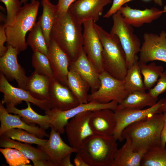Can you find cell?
Returning a JSON list of instances; mask_svg holds the SVG:
<instances>
[{
	"label": "cell",
	"instance_id": "obj_29",
	"mask_svg": "<svg viewBox=\"0 0 166 166\" xmlns=\"http://www.w3.org/2000/svg\"><path fill=\"white\" fill-rule=\"evenodd\" d=\"M67 86L80 104L88 102V92L90 89L89 85L79 74L69 67Z\"/></svg>",
	"mask_w": 166,
	"mask_h": 166
},
{
	"label": "cell",
	"instance_id": "obj_11",
	"mask_svg": "<svg viewBox=\"0 0 166 166\" xmlns=\"http://www.w3.org/2000/svg\"><path fill=\"white\" fill-rule=\"evenodd\" d=\"M143 38L139 61L145 63L154 61L166 63V31L162 30L159 35L145 33Z\"/></svg>",
	"mask_w": 166,
	"mask_h": 166
},
{
	"label": "cell",
	"instance_id": "obj_31",
	"mask_svg": "<svg viewBox=\"0 0 166 166\" xmlns=\"http://www.w3.org/2000/svg\"><path fill=\"white\" fill-rule=\"evenodd\" d=\"M26 43L33 52H39L47 56L48 47L39 21L30 31Z\"/></svg>",
	"mask_w": 166,
	"mask_h": 166
},
{
	"label": "cell",
	"instance_id": "obj_15",
	"mask_svg": "<svg viewBox=\"0 0 166 166\" xmlns=\"http://www.w3.org/2000/svg\"><path fill=\"white\" fill-rule=\"evenodd\" d=\"M112 2V0H77L70 5L69 10L82 24L89 20L96 22L102 15L104 7Z\"/></svg>",
	"mask_w": 166,
	"mask_h": 166
},
{
	"label": "cell",
	"instance_id": "obj_42",
	"mask_svg": "<svg viewBox=\"0 0 166 166\" xmlns=\"http://www.w3.org/2000/svg\"><path fill=\"white\" fill-rule=\"evenodd\" d=\"M163 119V126L162 130L160 146H166V111L162 113Z\"/></svg>",
	"mask_w": 166,
	"mask_h": 166
},
{
	"label": "cell",
	"instance_id": "obj_50",
	"mask_svg": "<svg viewBox=\"0 0 166 166\" xmlns=\"http://www.w3.org/2000/svg\"><path fill=\"white\" fill-rule=\"evenodd\" d=\"M35 0H30L31 2H34V1H35Z\"/></svg>",
	"mask_w": 166,
	"mask_h": 166
},
{
	"label": "cell",
	"instance_id": "obj_40",
	"mask_svg": "<svg viewBox=\"0 0 166 166\" xmlns=\"http://www.w3.org/2000/svg\"><path fill=\"white\" fill-rule=\"evenodd\" d=\"M7 37L5 32V24L0 26V56H3L6 52L7 47L4 45L5 42L7 41Z\"/></svg>",
	"mask_w": 166,
	"mask_h": 166
},
{
	"label": "cell",
	"instance_id": "obj_41",
	"mask_svg": "<svg viewBox=\"0 0 166 166\" xmlns=\"http://www.w3.org/2000/svg\"><path fill=\"white\" fill-rule=\"evenodd\" d=\"M76 0H58L56 5L58 13L66 12L68 10L70 5Z\"/></svg>",
	"mask_w": 166,
	"mask_h": 166
},
{
	"label": "cell",
	"instance_id": "obj_21",
	"mask_svg": "<svg viewBox=\"0 0 166 166\" xmlns=\"http://www.w3.org/2000/svg\"><path fill=\"white\" fill-rule=\"evenodd\" d=\"M89 124L94 134L113 136L116 126L114 111L103 109L92 112Z\"/></svg>",
	"mask_w": 166,
	"mask_h": 166
},
{
	"label": "cell",
	"instance_id": "obj_16",
	"mask_svg": "<svg viewBox=\"0 0 166 166\" xmlns=\"http://www.w3.org/2000/svg\"><path fill=\"white\" fill-rule=\"evenodd\" d=\"M47 56L49 60L54 77L67 86L69 67L71 61L67 54L50 38Z\"/></svg>",
	"mask_w": 166,
	"mask_h": 166
},
{
	"label": "cell",
	"instance_id": "obj_48",
	"mask_svg": "<svg viewBox=\"0 0 166 166\" xmlns=\"http://www.w3.org/2000/svg\"><path fill=\"white\" fill-rule=\"evenodd\" d=\"M163 11L164 13L166 12V5H165Z\"/></svg>",
	"mask_w": 166,
	"mask_h": 166
},
{
	"label": "cell",
	"instance_id": "obj_27",
	"mask_svg": "<svg viewBox=\"0 0 166 166\" xmlns=\"http://www.w3.org/2000/svg\"><path fill=\"white\" fill-rule=\"evenodd\" d=\"M157 101L148 93L136 91L129 94L121 103L118 104L116 109H142L146 106H154Z\"/></svg>",
	"mask_w": 166,
	"mask_h": 166
},
{
	"label": "cell",
	"instance_id": "obj_44",
	"mask_svg": "<svg viewBox=\"0 0 166 166\" xmlns=\"http://www.w3.org/2000/svg\"><path fill=\"white\" fill-rule=\"evenodd\" d=\"M71 154L70 153L64 157L62 160L60 166H73L74 164H72L70 161V156Z\"/></svg>",
	"mask_w": 166,
	"mask_h": 166
},
{
	"label": "cell",
	"instance_id": "obj_1",
	"mask_svg": "<svg viewBox=\"0 0 166 166\" xmlns=\"http://www.w3.org/2000/svg\"><path fill=\"white\" fill-rule=\"evenodd\" d=\"M82 24L68 10L58 13L50 34L58 46L71 61L76 60L83 50Z\"/></svg>",
	"mask_w": 166,
	"mask_h": 166
},
{
	"label": "cell",
	"instance_id": "obj_14",
	"mask_svg": "<svg viewBox=\"0 0 166 166\" xmlns=\"http://www.w3.org/2000/svg\"><path fill=\"white\" fill-rule=\"evenodd\" d=\"M7 47L6 52L0 58V73L7 80H15L19 88L26 90L28 77L24 68L18 62L17 57L19 52L11 46Z\"/></svg>",
	"mask_w": 166,
	"mask_h": 166
},
{
	"label": "cell",
	"instance_id": "obj_43",
	"mask_svg": "<svg viewBox=\"0 0 166 166\" xmlns=\"http://www.w3.org/2000/svg\"><path fill=\"white\" fill-rule=\"evenodd\" d=\"M73 163L75 166H89L82 157L77 153L73 160Z\"/></svg>",
	"mask_w": 166,
	"mask_h": 166
},
{
	"label": "cell",
	"instance_id": "obj_2",
	"mask_svg": "<svg viewBox=\"0 0 166 166\" xmlns=\"http://www.w3.org/2000/svg\"><path fill=\"white\" fill-rule=\"evenodd\" d=\"M163 123L162 113L134 122L123 130L122 139L128 140L134 151L146 152L160 146Z\"/></svg>",
	"mask_w": 166,
	"mask_h": 166
},
{
	"label": "cell",
	"instance_id": "obj_39",
	"mask_svg": "<svg viewBox=\"0 0 166 166\" xmlns=\"http://www.w3.org/2000/svg\"><path fill=\"white\" fill-rule=\"evenodd\" d=\"M134 0H113L112 5L105 14L103 16L105 18H108L116 13L124 4Z\"/></svg>",
	"mask_w": 166,
	"mask_h": 166
},
{
	"label": "cell",
	"instance_id": "obj_6",
	"mask_svg": "<svg viewBox=\"0 0 166 166\" xmlns=\"http://www.w3.org/2000/svg\"><path fill=\"white\" fill-rule=\"evenodd\" d=\"M113 24L110 33L116 35L125 53L128 69L134 64L141 47L140 42L134 33L133 27L124 20L119 10L112 16Z\"/></svg>",
	"mask_w": 166,
	"mask_h": 166
},
{
	"label": "cell",
	"instance_id": "obj_8",
	"mask_svg": "<svg viewBox=\"0 0 166 166\" xmlns=\"http://www.w3.org/2000/svg\"><path fill=\"white\" fill-rule=\"evenodd\" d=\"M100 85L96 91L89 94L88 102L105 104L112 101L121 103L128 96L124 81L117 79L104 71L99 74Z\"/></svg>",
	"mask_w": 166,
	"mask_h": 166
},
{
	"label": "cell",
	"instance_id": "obj_49",
	"mask_svg": "<svg viewBox=\"0 0 166 166\" xmlns=\"http://www.w3.org/2000/svg\"><path fill=\"white\" fill-rule=\"evenodd\" d=\"M143 0L144 1H150V0Z\"/></svg>",
	"mask_w": 166,
	"mask_h": 166
},
{
	"label": "cell",
	"instance_id": "obj_18",
	"mask_svg": "<svg viewBox=\"0 0 166 166\" xmlns=\"http://www.w3.org/2000/svg\"><path fill=\"white\" fill-rule=\"evenodd\" d=\"M0 136V147L14 148L19 150L27 159L31 160L34 166H56L42 151L29 144L23 143L3 135Z\"/></svg>",
	"mask_w": 166,
	"mask_h": 166
},
{
	"label": "cell",
	"instance_id": "obj_26",
	"mask_svg": "<svg viewBox=\"0 0 166 166\" xmlns=\"http://www.w3.org/2000/svg\"><path fill=\"white\" fill-rule=\"evenodd\" d=\"M145 151L135 152L128 140L115 154L112 166H140L141 159Z\"/></svg>",
	"mask_w": 166,
	"mask_h": 166
},
{
	"label": "cell",
	"instance_id": "obj_33",
	"mask_svg": "<svg viewBox=\"0 0 166 166\" xmlns=\"http://www.w3.org/2000/svg\"><path fill=\"white\" fill-rule=\"evenodd\" d=\"M140 166H166V147L157 146L148 150L141 159Z\"/></svg>",
	"mask_w": 166,
	"mask_h": 166
},
{
	"label": "cell",
	"instance_id": "obj_25",
	"mask_svg": "<svg viewBox=\"0 0 166 166\" xmlns=\"http://www.w3.org/2000/svg\"><path fill=\"white\" fill-rule=\"evenodd\" d=\"M27 107L25 109H19L15 106L6 107V109L10 113L19 115L21 120L26 124L30 125L38 124L41 128L45 130L50 127V119L47 115H40L32 108L31 103L26 102Z\"/></svg>",
	"mask_w": 166,
	"mask_h": 166
},
{
	"label": "cell",
	"instance_id": "obj_13",
	"mask_svg": "<svg viewBox=\"0 0 166 166\" xmlns=\"http://www.w3.org/2000/svg\"><path fill=\"white\" fill-rule=\"evenodd\" d=\"M93 22V21L89 20L82 24L83 49L88 59L100 73L104 71L102 64L103 47Z\"/></svg>",
	"mask_w": 166,
	"mask_h": 166
},
{
	"label": "cell",
	"instance_id": "obj_17",
	"mask_svg": "<svg viewBox=\"0 0 166 166\" xmlns=\"http://www.w3.org/2000/svg\"><path fill=\"white\" fill-rule=\"evenodd\" d=\"M48 100L51 109L61 111L69 109L80 104L69 87L54 77L52 79Z\"/></svg>",
	"mask_w": 166,
	"mask_h": 166
},
{
	"label": "cell",
	"instance_id": "obj_3",
	"mask_svg": "<svg viewBox=\"0 0 166 166\" xmlns=\"http://www.w3.org/2000/svg\"><path fill=\"white\" fill-rule=\"evenodd\" d=\"M93 24L103 47L102 64L104 70L114 77L123 80L128 69L125 54L119 38L94 22Z\"/></svg>",
	"mask_w": 166,
	"mask_h": 166
},
{
	"label": "cell",
	"instance_id": "obj_22",
	"mask_svg": "<svg viewBox=\"0 0 166 166\" xmlns=\"http://www.w3.org/2000/svg\"><path fill=\"white\" fill-rule=\"evenodd\" d=\"M118 10L127 23L136 27L151 23L164 13L163 10H160L155 7L140 10L132 9L127 5L122 6Z\"/></svg>",
	"mask_w": 166,
	"mask_h": 166
},
{
	"label": "cell",
	"instance_id": "obj_19",
	"mask_svg": "<svg viewBox=\"0 0 166 166\" xmlns=\"http://www.w3.org/2000/svg\"><path fill=\"white\" fill-rule=\"evenodd\" d=\"M49 139L43 146L37 148L43 151L56 166H60L62 160L67 155L77 153V149L66 144L62 140L60 133L52 128Z\"/></svg>",
	"mask_w": 166,
	"mask_h": 166
},
{
	"label": "cell",
	"instance_id": "obj_9",
	"mask_svg": "<svg viewBox=\"0 0 166 166\" xmlns=\"http://www.w3.org/2000/svg\"><path fill=\"white\" fill-rule=\"evenodd\" d=\"M0 91L3 94L1 102L6 107L14 106L21 104L22 101L28 102L45 111L52 108L48 100H42L33 97L27 90L14 87L8 82L5 76L0 74Z\"/></svg>",
	"mask_w": 166,
	"mask_h": 166
},
{
	"label": "cell",
	"instance_id": "obj_35",
	"mask_svg": "<svg viewBox=\"0 0 166 166\" xmlns=\"http://www.w3.org/2000/svg\"><path fill=\"white\" fill-rule=\"evenodd\" d=\"M32 64L36 73L48 76L51 78L54 77L49 60L45 55L38 52H34Z\"/></svg>",
	"mask_w": 166,
	"mask_h": 166
},
{
	"label": "cell",
	"instance_id": "obj_20",
	"mask_svg": "<svg viewBox=\"0 0 166 166\" xmlns=\"http://www.w3.org/2000/svg\"><path fill=\"white\" fill-rule=\"evenodd\" d=\"M3 105L0 102V136L10 129L19 128L25 130L40 138L48 136L49 135L45 130L42 129L39 126L29 125L22 121L19 115L10 114L7 111Z\"/></svg>",
	"mask_w": 166,
	"mask_h": 166
},
{
	"label": "cell",
	"instance_id": "obj_7",
	"mask_svg": "<svg viewBox=\"0 0 166 166\" xmlns=\"http://www.w3.org/2000/svg\"><path fill=\"white\" fill-rule=\"evenodd\" d=\"M118 104L117 102L114 101L105 104L90 101L87 103L80 104L65 111L52 108L45 111V114L50 118V127L62 134L65 132V127L69 121L79 113L85 111H93L103 109H109L114 111Z\"/></svg>",
	"mask_w": 166,
	"mask_h": 166
},
{
	"label": "cell",
	"instance_id": "obj_5",
	"mask_svg": "<svg viewBox=\"0 0 166 166\" xmlns=\"http://www.w3.org/2000/svg\"><path fill=\"white\" fill-rule=\"evenodd\" d=\"M40 4L36 0L24 4L12 23L5 26L7 46H12L19 52L27 49L26 36L36 23Z\"/></svg>",
	"mask_w": 166,
	"mask_h": 166
},
{
	"label": "cell",
	"instance_id": "obj_36",
	"mask_svg": "<svg viewBox=\"0 0 166 166\" xmlns=\"http://www.w3.org/2000/svg\"><path fill=\"white\" fill-rule=\"evenodd\" d=\"M0 152L9 166H32L29 164V160L17 149L2 148Z\"/></svg>",
	"mask_w": 166,
	"mask_h": 166
},
{
	"label": "cell",
	"instance_id": "obj_45",
	"mask_svg": "<svg viewBox=\"0 0 166 166\" xmlns=\"http://www.w3.org/2000/svg\"><path fill=\"white\" fill-rule=\"evenodd\" d=\"M160 110L162 113L166 111V101L164 105L161 107Z\"/></svg>",
	"mask_w": 166,
	"mask_h": 166
},
{
	"label": "cell",
	"instance_id": "obj_28",
	"mask_svg": "<svg viewBox=\"0 0 166 166\" xmlns=\"http://www.w3.org/2000/svg\"><path fill=\"white\" fill-rule=\"evenodd\" d=\"M41 4L43 11L39 21L48 47L50 40V33L58 12L56 5L52 4L50 0H42Z\"/></svg>",
	"mask_w": 166,
	"mask_h": 166
},
{
	"label": "cell",
	"instance_id": "obj_47",
	"mask_svg": "<svg viewBox=\"0 0 166 166\" xmlns=\"http://www.w3.org/2000/svg\"><path fill=\"white\" fill-rule=\"evenodd\" d=\"M29 0H20V2L22 4L23 3L24 4L27 3Z\"/></svg>",
	"mask_w": 166,
	"mask_h": 166
},
{
	"label": "cell",
	"instance_id": "obj_12",
	"mask_svg": "<svg viewBox=\"0 0 166 166\" xmlns=\"http://www.w3.org/2000/svg\"><path fill=\"white\" fill-rule=\"evenodd\" d=\"M91 111H85L71 119L65 127L70 145L77 149L94 134L89 124Z\"/></svg>",
	"mask_w": 166,
	"mask_h": 166
},
{
	"label": "cell",
	"instance_id": "obj_24",
	"mask_svg": "<svg viewBox=\"0 0 166 166\" xmlns=\"http://www.w3.org/2000/svg\"><path fill=\"white\" fill-rule=\"evenodd\" d=\"M52 79L34 71L28 77L26 90L37 99L48 100Z\"/></svg>",
	"mask_w": 166,
	"mask_h": 166
},
{
	"label": "cell",
	"instance_id": "obj_32",
	"mask_svg": "<svg viewBox=\"0 0 166 166\" xmlns=\"http://www.w3.org/2000/svg\"><path fill=\"white\" fill-rule=\"evenodd\" d=\"M141 73L144 77V83L145 90L148 91L157 82L158 77L164 71V68L161 65H157L155 63L148 64L139 61Z\"/></svg>",
	"mask_w": 166,
	"mask_h": 166
},
{
	"label": "cell",
	"instance_id": "obj_4",
	"mask_svg": "<svg viewBox=\"0 0 166 166\" xmlns=\"http://www.w3.org/2000/svg\"><path fill=\"white\" fill-rule=\"evenodd\" d=\"M117 141L113 135L94 134L77 149L76 153L89 166H112L118 149Z\"/></svg>",
	"mask_w": 166,
	"mask_h": 166
},
{
	"label": "cell",
	"instance_id": "obj_23",
	"mask_svg": "<svg viewBox=\"0 0 166 166\" xmlns=\"http://www.w3.org/2000/svg\"><path fill=\"white\" fill-rule=\"evenodd\" d=\"M69 67L77 72L88 83L91 93L98 89L101 83L100 73L88 59L83 49L78 58L71 61Z\"/></svg>",
	"mask_w": 166,
	"mask_h": 166
},
{
	"label": "cell",
	"instance_id": "obj_38",
	"mask_svg": "<svg viewBox=\"0 0 166 166\" xmlns=\"http://www.w3.org/2000/svg\"><path fill=\"white\" fill-rule=\"evenodd\" d=\"M159 77L156 85L148 92L152 97L157 100L160 95L166 92V70L162 72Z\"/></svg>",
	"mask_w": 166,
	"mask_h": 166
},
{
	"label": "cell",
	"instance_id": "obj_34",
	"mask_svg": "<svg viewBox=\"0 0 166 166\" xmlns=\"http://www.w3.org/2000/svg\"><path fill=\"white\" fill-rule=\"evenodd\" d=\"M2 135L20 142L29 144H35L40 146L44 145L48 140L47 139L39 138L32 133L19 128L10 129Z\"/></svg>",
	"mask_w": 166,
	"mask_h": 166
},
{
	"label": "cell",
	"instance_id": "obj_30",
	"mask_svg": "<svg viewBox=\"0 0 166 166\" xmlns=\"http://www.w3.org/2000/svg\"><path fill=\"white\" fill-rule=\"evenodd\" d=\"M139 57H136L134 64L128 69L124 80L125 88L129 93L136 91L145 92L143 81L139 64Z\"/></svg>",
	"mask_w": 166,
	"mask_h": 166
},
{
	"label": "cell",
	"instance_id": "obj_10",
	"mask_svg": "<svg viewBox=\"0 0 166 166\" xmlns=\"http://www.w3.org/2000/svg\"><path fill=\"white\" fill-rule=\"evenodd\" d=\"M166 101L164 98L161 99L154 106L144 109H116L114 111L116 126L113 136L117 140L123 141L121 135L126 127L134 122L162 113L160 109Z\"/></svg>",
	"mask_w": 166,
	"mask_h": 166
},
{
	"label": "cell",
	"instance_id": "obj_46",
	"mask_svg": "<svg viewBox=\"0 0 166 166\" xmlns=\"http://www.w3.org/2000/svg\"><path fill=\"white\" fill-rule=\"evenodd\" d=\"M155 3L160 6H162L163 5L162 0H153Z\"/></svg>",
	"mask_w": 166,
	"mask_h": 166
},
{
	"label": "cell",
	"instance_id": "obj_37",
	"mask_svg": "<svg viewBox=\"0 0 166 166\" xmlns=\"http://www.w3.org/2000/svg\"><path fill=\"white\" fill-rule=\"evenodd\" d=\"M5 5L7 12L4 24L5 26L11 24L21 8L22 3L19 0H0Z\"/></svg>",
	"mask_w": 166,
	"mask_h": 166
}]
</instances>
